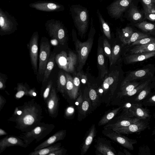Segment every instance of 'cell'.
<instances>
[{
	"instance_id": "obj_1",
	"label": "cell",
	"mask_w": 155,
	"mask_h": 155,
	"mask_svg": "<svg viewBox=\"0 0 155 155\" xmlns=\"http://www.w3.org/2000/svg\"><path fill=\"white\" fill-rule=\"evenodd\" d=\"M41 106L33 99L16 107L8 120L15 122V127L23 132L30 131L41 122L43 117Z\"/></svg>"
},
{
	"instance_id": "obj_2",
	"label": "cell",
	"mask_w": 155,
	"mask_h": 155,
	"mask_svg": "<svg viewBox=\"0 0 155 155\" xmlns=\"http://www.w3.org/2000/svg\"><path fill=\"white\" fill-rule=\"evenodd\" d=\"M74 25L78 33L83 35L86 32L89 24V14L87 8L80 5H73L70 8Z\"/></svg>"
},
{
	"instance_id": "obj_3",
	"label": "cell",
	"mask_w": 155,
	"mask_h": 155,
	"mask_svg": "<svg viewBox=\"0 0 155 155\" xmlns=\"http://www.w3.org/2000/svg\"><path fill=\"white\" fill-rule=\"evenodd\" d=\"M54 127L53 124L41 122L32 130L22 134L18 137L28 146L35 140L37 142L44 138Z\"/></svg>"
},
{
	"instance_id": "obj_4",
	"label": "cell",
	"mask_w": 155,
	"mask_h": 155,
	"mask_svg": "<svg viewBox=\"0 0 155 155\" xmlns=\"http://www.w3.org/2000/svg\"><path fill=\"white\" fill-rule=\"evenodd\" d=\"M78 60L75 54L70 51L68 54L62 51L55 55V61L58 67L68 72H74Z\"/></svg>"
},
{
	"instance_id": "obj_5",
	"label": "cell",
	"mask_w": 155,
	"mask_h": 155,
	"mask_svg": "<svg viewBox=\"0 0 155 155\" xmlns=\"http://www.w3.org/2000/svg\"><path fill=\"white\" fill-rule=\"evenodd\" d=\"M93 43V38L91 37L85 41L81 42L77 39L75 42L78 53V71L80 72L84 65Z\"/></svg>"
},
{
	"instance_id": "obj_6",
	"label": "cell",
	"mask_w": 155,
	"mask_h": 155,
	"mask_svg": "<svg viewBox=\"0 0 155 155\" xmlns=\"http://www.w3.org/2000/svg\"><path fill=\"white\" fill-rule=\"evenodd\" d=\"M50 45L47 40L41 42L39 57V65L37 78L39 81L44 74L45 67L50 56Z\"/></svg>"
},
{
	"instance_id": "obj_7",
	"label": "cell",
	"mask_w": 155,
	"mask_h": 155,
	"mask_svg": "<svg viewBox=\"0 0 155 155\" xmlns=\"http://www.w3.org/2000/svg\"><path fill=\"white\" fill-rule=\"evenodd\" d=\"M132 0H115L107 8L108 14L115 19H121Z\"/></svg>"
},
{
	"instance_id": "obj_8",
	"label": "cell",
	"mask_w": 155,
	"mask_h": 155,
	"mask_svg": "<svg viewBox=\"0 0 155 155\" xmlns=\"http://www.w3.org/2000/svg\"><path fill=\"white\" fill-rule=\"evenodd\" d=\"M0 35H9L17 29V23L15 18L2 10L0 11Z\"/></svg>"
},
{
	"instance_id": "obj_9",
	"label": "cell",
	"mask_w": 155,
	"mask_h": 155,
	"mask_svg": "<svg viewBox=\"0 0 155 155\" xmlns=\"http://www.w3.org/2000/svg\"><path fill=\"white\" fill-rule=\"evenodd\" d=\"M155 72V68L153 65H147L142 68L130 71L121 84L153 77Z\"/></svg>"
},
{
	"instance_id": "obj_10",
	"label": "cell",
	"mask_w": 155,
	"mask_h": 155,
	"mask_svg": "<svg viewBox=\"0 0 155 155\" xmlns=\"http://www.w3.org/2000/svg\"><path fill=\"white\" fill-rule=\"evenodd\" d=\"M110 130H109V129H105L103 131V134L124 148L130 150H134V145L137 143L136 140L130 139L114 131L111 129Z\"/></svg>"
},
{
	"instance_id": "obj_11",
	"label": "cell",
	"mask_w": 155,
	"mask_h": 155,
	"mask_svg": "<svg viewBox=\"0 0 155 155\" xmlns=\"http://www.w3.org/2000/svg\"><path fill=\"white\" fill-rule=\"evenodd\" d=\"M46 29L51 37L56 39L61 45L64 44L66 39L65 32L60 22L54 21L48 23L46 25Z\"/></svg>"
},
{
	"instance_id": "obj_12",
	"label": "cell",
	"mask_w": 155,
	"mask_h": 155,
	"mask_svg": "<svg viewBox=\"0 0 155 155\" xmlns=\"http://www.w3.org/2000/svg\"><path fill=\"white\" fill-rule=\"evenodd\" d=\"M38 32H35L32 35L28 45L31 63L34 72L36 75L38 72Z\"/></svg>"
},
{
	"instance_id": "obj_13",
	"label": "cell",
	"mask_w": 155,
	"mask_h": 155,
	"mask_svg": "<svg viewBox=\"0 0 155 155\" xmlns=\"http://www.w3.org/2000/svg\"><path fill=\"white\" fill-rule=\"evenodd\" d=\"M148 124L149 123L147 121L139 120L128 126L111 130L120 134H128L143 131L148 127Z\"/></svg>"
},
{
	"instance_id": "obj_14",
	"label": "cell",
	"mask_w": 155,
	"mask_h": 155,
	"mask_svg": "<svg viewBox=\"0 0 155 155\" xmlns=\"http://www.w3.org/2000/svg\"><path fill=\"white\" fill-rule=\"evenodd\" d=\"M122 114L144 120H147L150 117L149 110L143 107L141 104L138 102L133 103L128 110L123 111Z\"/></svg>"
},
{
	"instance_id": "obj_15",
	"label": "cell",
	"mask_w": 155,
	"mask_h": 155,
	"mask_svg": "<svg viewBox=\"0 0 155 155\" xmlns=\"http://www.w3.org/2000/svg\"><path fill=\"white\" fill-rule=\"evenodd\" d=\"M46 102L49 115L53 118L56 117L58 114L59 99L54 87H52Z\"/></svg>"
},
{
	"instance_id": "obj_16",
	"label": "cell",
	"mask_w": 155,
	"mask_h": 155,
	"mask_svg": "<svg viewBox=\"0 0 155 155\" xmlns=\"http://www.w3.org/2000/svg\"><path fill=\"white\" fill-rule=\"evenodd\" d=\"M14 146H19L24 148L28 146L23 140L18 137L8 135L0 140V153H2L7 148Z\"/></svg>"
},
{
	"instance_id": "obj_17",
	"label": "cell",
	"mask_w": 155,
	"mask_h": 155,
	"mask_svg": "<svg viewBox=\"0 0 155 155\" xmlns=\"http://www.w3.org/2000/svg\"><path fill=\"white\" fill-rule=\"evenodd\" d=\"M65 130H61L55 133L46 140L42 142L34 149L36 150L50 146L56 143L57 142L63 140L66 135Z\"/></svg>"
},
{
	"instance_id": "obj_18",
	"label": "cell",
	"mask_w": 155,
	"mask_h": 155,
	"mask_svg": "<svg viewBox=\"0 0 155 155\" xmlns=\"http://www.w3.org/2000/svg\"><path fill=\"white\" fill-rule=\"evenodd\" d=\"M119 120L114 123L110 124L104 127V129L120 128L129 126L132 123L140 120L134 117H130L121 114L119 117Z\"/></svg>"
},
{
	"instance_id": "obj_19",
	"label": "cell",
	"mask_w": 155,
	"mask_h": 155,
	"mask_svg": "<svg viewBox=\"0 0 155 155\" xmlns=\"http://www.w3.org/2000/svg\"><path fill=\"white\" fill-rule=\"evenodd\" d=\"M155 56V51L139 52L131 54L125 57L126 62L128 64L143 61Z\"/></svg>"
},
{
	"instance_id": "obj_20",
	"label": "cell",
	"mask_w": 155,
	"mask_h": 155,
	"mask_svg": "<svg viewBox=\"0 0 155 155\" xmlns=\"http://www.w3.org/2000/svg\"><path fill=\"white\" fill-rule=\"evenodd\" d=\"M30 6L37 10L44 11H58L61 9L60 5L51 2H38L32 3Z\"/></svg>"
},
{
	"instance_id": "obj_21",
	"label": "cell",
	"mask_w": 155,
	"mask_h": 155,
	"mask_svg": "<svg viewBox=\"0 0 155 155\" xmlns=\"http://www.w3.org/2000/svg\"><path fill=\"white\" fill-rule=\"evenodd\" d=\"M118 71H113L106 77L102 85L104 92L108 90L111 86L115 84V82L118 81Z\"/></svg>"
},
{
	"instance_id": "obj_22",
	"label": "cell",
	"mask_w": 155,
	"mask_h": 155,
	"mask_svg": "<svg viewBox=\"0 0 155 155\" xmlns=\"http://www.w3.org/2000/svg\"><path fill=\"white\" fill-rule=\"evenodd\" d=\"M97 62L101 71V78L102 79L107 74V71L105 64L104 51L103 48L98 46L97 52Z\"/></svg>"
},
{
	"instance_id": "obj_23",
	"label": "cell",
	"mask_w": 155,
	"mask_h": 155,
	"mask_svg": "<svg viewBox=\"0 0 155 155\" xmlns=\"http://www.w3.org/2000/svg\"><path fill=\"white\" fill-rule=\"evenodd\" d=\"M155 51V43L134 45L130 50L131 54Z\"/></svg>"
},
{
	"instance_id": "obj_24",
	"label": "cell",
	"mask_w": 155,
	"mask_h": 155,
	"mask_svg": "<svg viewBox=\"0 0 155 155\" xmlns=\"http://www.w3.org/2000/svg\"><path fill=\"white\" fill-rule=\"evenodd\" d=\"M96 133L95 124L91 127L90 131L85 139L81 149V154H85L91 144Z\"/></svg>"
},
{
	"instance_id": "obj_25",
	"label": "cell",
	"mask_w": 155,
	"mask_h": 155,
	"mask_svg": "<svg viewBox=\"0 0 155 155\" xmlns=\"http://www.w3.org/2000/svg\"><path fill=\"white\" fill-rule=\"evenodd\" d=\"M61 146V143H55L47 147L34 150L30 153L29 155H48L50 153L60 148Z\"/></svg>"
},
{
	"instance_id": "obj_26",
	"label": "cell",
	"mask_w": 155,
	"mask_h": 155,
	"mask_svg": "<svg viewBox=\"0 0 155 155\" xmlns=\"http://www.w3.org/2000/svg\"><path fill=\"white\" fill-rule=\"evenodd\" d=\"M56 54L55 52L52 53L50 55L49 60L45 68L43 78V82H46L54 68L55 62V58Z\"/></svg>"
},
{
	"instance_id": "obj_27",
	"label": "cell",
	"mask_w": 155,
	"mask_h": 155,
	"mask_svg": "<svg viewBox=\"0 0 155 155\" xmlns=\"http://www.w3.org/2000/svg\"><path fill=\"white\" fill-rule=\"evenodd\" d=\"M66 83L67 79L65 73L61 71H60L57 80V90L62 94L66 91Z\"/></svg>"
},
{
	"instance_id": "obj_28",
	"label": "cell",
	"mask_w": 155,
	"mask_h": 155,
	"mask_svg": "<svg viewBox=\"0 0 155 155\" xmlns=\"http://www.w3.org/2000/svg\"><path fill=\"white\" fill-rule=\"evenodd\" d=\"M135 25L142 31L155 36V23L143 21L137 23Z\"/></svg>"
},
{
	"instance_id": "obj_29",
	"label": "cell",
	"mask_w": 155,
	"mask_h": 155,
	"mask_svg": "<svg viewBox=\"0 0 155 155\" xmlns=\"http://www.w3.org/2000/svg\"><path fill=\"white\" fill-rule=\"evenodd\" d=\"M151 81L150 79H149L141 83L137 87L132 90L121 94V96H131L139 93L142 90L150 84Z\"/></svg>"
},
{
	"instance_id": "obj_30",
	"label": "cell",
	"mask_w": 155,
	"mask_h": 155,
	"mask_svg": "<svg viewBox=\"0 0 155 155\" xmlns=\"http://www.w3.org/2000/svg\"><path fill=\"white\" fill-rule=\"evenodd\" d=\"M134 32L133 29L129 26L122 29L119 33V38L121 41L124 44L127 43Z\"/></svg>"
},
{
	"instance_id": "obj_31",
	"label": "cell",
	"mask_w": 155,
	"mask_h": 155,
	"mask_svg": "<svg viewBox=\"0 0 155 155\" xmlns=\"http://www.w3.org/2000/svg\"><path fill=\"white\" fill-rule=\"evenodd\" d=\"M121 109V107H119L112 110L105 115L99 121L98 123V126H101L107 124L116 116Z\"/></svg>"
},
{
	"instance_id": "obj_32",
	"label": "cell",
	"mask_w": 155,
	"mask_h": 155,
	"mask_svg": "<svg viewBox=\"0 0 155 155\" xmlns=\"http://www.w3.org/2000/svg\"><path fill=\"white\" fill-rule=\"evenodd\" d=\"M67 79L66 91L69 97L74 99V87L73 82V78L68 74L65 73Z\"/></svg>"
},
{
	"instance_id": "obj_33",
	"label": "cell",
	"mask_w": 155,
	"mask_h": 155,
	"mask_svg": "<svg viewBox=\"0 0 155 155\" xmlns=\"http://www.w3.org/2000/svg\"><path fill=\"white\" fill-rule=\"evenodd\" d=\"M97 13L100 23L102 27L104 35L108 38L110 39L111 38V34L109 26L105 21L98 9L97 10Z\"/></svg>"
},
{
	"instance_id": "obj_34",
	"label": "cell",
	"mask_w": 155,
	"mask_h": 155,
	"mask_svg": "<svg viewBox=\"0 0 155 155\" xmlns=\"http://www.w3.org/2000/svg\"><path fill=\"white\" fill-rule=\"evenodd\" d=\"M97 151L100 154L104 155H115L114 152L112 149L108 145L103 144L99 143L97 148Z\"/></svg>"
},
{
	"instance_id": "obj_35",
	"label": "cell",
	"mask_w": 155,
	"mask_h": 155,
	"mask_svg": "<svg viewBox=\"0 0 155 155\" xmlns=\"http://www.w3.org/2000/svg\"><path fill=\"white\" fill-rule=\"evenodd\" d=\"M140 83L137 82H129L121 84V91L119 95L131 91L138 86Z\"/></svg>"
},
{
	"instance_id": "obj_36",
	"label": "cell",
	"mask_w": 155,
	"mask_h": 155,
	"mask_svg": "<svg viewBox=\"0 0 155 155\" xmlns=\"http://www.w3.org/2000/svg\"><path fill=\"white\" fill-rule=\"evenodd\" d=\"M16 90L17 92L15 95V97L16 99L21 98L24 96H27L29 90L22 83H18L17 84Z\"/></svg>"
},
{
	"instance_id": "obj_37",
	"label": "cell",
	"mask_w": 155,
	"mask_h": 155,
	"mask_svg": "<svg viewBox=\"0 0 155 155\" xmlns=\"http://www.w3.org/2000/svg\"><path fill=\"white\" fill-rule=\"evenodd\" d=\"M129 14L131 18L135 21L139 20L142 18V15L141 13L137 8L132 4L130 5Z\"/></svg>"
},
{
	"instance_id": "obj_38",
	"label": "cell",
	"mask_w": 155,
	"mask_h": 155,
	"mask_svg": "<svg viewBox=\"0 0 155 155\" xmlns=\"http://www.w3.org/2000/svg\"><path fill=\"white\" fill-rule=\"evenodd\" d=\"M120 47L118 45L114 46L112 49L110 66L114 64L118 58L120 52Z\"/></svg>"
},
{
	"instance_id": "obj_39",
	"label": "cell",
	"mask_w": 155,
	"mask_h": 155,
	"mask_svg": "<svg viewBox=\"0 0 155 155\" xmlns=\"http://www.w3.org/2000/svg\"><path fill=\"white\" fill-rule=\"evenodd\" d=\"M144 11L155 13V0H142Z\"/></svg>"
},
{
	"instance_id": "obj_40",
	"label": "cell",
	"mask_w": 155,
	"mask_h": 155,
	"mask_svg": "<svg viewBox=\"0 0 155 155\" xmlns=\"http://www.w3.org/2000/svg\"><path fill=\"white\" fill-rule=\"evenodd\" d=\"M149 37V35L140 32H134L128 41L127 44L129 45L135 41Z\"/></svg>"
},
{
	"instance_id": "obj_41",
	"label": "cell",
	"mask_w": 155,
	"mask_h": 155,
	"mask_svg": "<svg viewBox=\"0 0 155 155\" xmlns=\"http://www.w3.org/2000/svg\"><path fill=\"white\" fill-rule=\"evenodd\" d=\"M151 90V87L149 85L142 90L135 98L134 101L136 102H140L145 99L150 93Z\"/></svg>"
},
{
	"instance_id": "obj_42",
	"label": "cell",
	"mask_w": 155,
	"mask_h": 155,
	"mask_svg": "<svg viewBox=\"0 0 155 155\" xmlns=\"http://www.w3.org/2000/svg\"><path fill=\"white\" fill-rule=\"evenodd\" d=\"M151 43H155V38L151 37H148L137 40L132 43L131 45H141Z\"/></svg>"
},
{
	"instance_id": "obj_43",
	"label": "cell",
	"mask_w": 155,
	"mask_h": 155,
	"mask_svg": "<svg viewBox=\"0 0 155 155\" xmlns=\"http://www.w3.org/2000/svg\"><path fill=\"white\" fill-rule=\"evenodd\" d=\"M103 48L104 52L108 57L110 61L111 58L112 49L110 44L106 39H105L103 41Z\"/></svg>"
},
{
	"instance_id": "obj_44",
	"label": "cell",
	"mask_w": 155,
	"mask_h": 155,
	"mask_svg": "<svg viewBox=\"0 0 155 155\" xmlns=\"http://www.w3.org/2000/svg\"><path fill=\"white\" fill-rule=\"evenodd\" d=\"M80 81L79 76H75L73 78V82L74 87V99L76 98L78 95Z\"/></svg>"
},
{
	"instance_id": "obj_45",
	"label": "cell",
	"mask_w": 155,
	"mask_h": 155,
	"mask_svg": "<svg viewBox=\"0 0 155 155\" xmlns=\"http://www.w3.org/2000/svg\"><path fill=\"white\" fill-rule=\"evenodd\" d=\"M53 84V82L50 80L48 83L44 91L43 96V98L45 101H47L51 90Z\"/></svg>"
},
{
	"instance_id": "obj_46",
	"label": "cell",
	"mask_w": 155,
	"mask_h": 155,
	"mask_svg": "<svg viewBox=\"0 0 155 155\" xmlns=\"http://www.w3.org/2000/svg\"><path fill=\"white\" fill-rule=\"evenodd\" d=\"M89 106V100L88 98H86L83 101L80 108L83 113H85L88 110Z\"/></svg>"
},
{
	"instance_id": "obj_47",
	"label": "cell",
	"mask_w": 155,
	"mask_h": 155,
	"mask_svg": "<svg viewBox=\"0 0 155 155\" xmlns=\"http://www.w3.org/2000/svg\"><path fill=\"white\" fill-rule=\"evenodd\" d=\"M89 95L93 104H96L97 98V95L96 91L93 88H91L89 91Z\"/></svg>"
},
{
	"instance_id": "obj_48",
	"label": "cell",
	"mask_w": 155,
	"mask_h": 155,
	"mask_svg": "<svg viewBox=\"0 0 155 155\" xmlns=\"http://www.w3.org/2000/svg\"><path fill=\"white\" fill-rule=\"evenodd\" d=\"M7 77L5 74L0 73V89L4 90L6 87L5 83Z\"/></svg>"
},
{
	"instance_id": "obj_49",
	"label": "cell",
	"mask_w": 155,
	"mask_h": 155,
	"mask_svg": "<svg viewBox=\"0 0 155 155\" xmlns=\"http://www.w3.org/2000/svg\"><path fill=\"white\" fill-rule=\"evenodd\" d=\"M67 150L64 148L61 147L59 149L51 152L48 155H63L65 154Z\"/></svg>"
},
{
	"instance_id": "obj_50",
	"label": "cell",
	"mask_w": 155,
	"mask_h": 155,
	"mask_svg": "<svg viewBox=\"0 0 155 155\" xmlns=\"http://www.w3.org/2000/svg\"><path fill=\"white\" fill-rule=\"evenodd\" d=\"M145 17L151 21H155V13L144 11Z\"/></svg>"
},
{
	"instance_id": "obj_51",
	"label": "cell",
	"mask_w": 155,
	"mask_h": 155,
	"mask_svg": "<svg viewBox=\"0 0 155 155\" xmlns=\"http://www.w3.org/2000/svg\"><path fill=\"white\" fill-rule=\"evenodd\" d=\"M74 112V109L73 107L70 106L68 107L65 110V115L67 117L71 116Z\"/></svg>"
},
{
	"instance_id": "obj_52",
	"label": "cell",
	"mask_w": 155,
	"mask_h": 155,
	"mask_svg": "<svg viewBox=\"0 0 155 155\" xmlns=\"http://www.w3.org/2000/svg\"><path fill=\"white\" fill-rule=\"evenodd\" d=\"M37 94V92L35 88L29 89L28 93L27 96H29L31 97H36Z\"/></svg>"
},
{
	"instance_id": "obj_53",
	"label": "cell",
	"mask_w": 155,
	"mask_h": 155,
	"mask_svg": "<svg viewBox=\"0 0 155 155\" xmlns=\"http://www.w3.org/2000/svg\"><path fill=\"white\" fill-rule=\"evenodd\" d=\"M83 101L82 95L81 94L77 99L75 104L78 107L80 108Z\"/></svg>"
},
{
	"instance_id": "obj_54",
	"label": "cell",
	"mask_w": 155,
	"mask_h": 155,
	"mask_svg": "<svg viewBox=\"0 0 155 155\" xmlns=\"http://www.w3.org/2000/svg\"><path fill=\"white\" fill-rule=\"evenodd\" d=\"M146 103L147 105H155V94L149 97L147 100Z\"/></svg>"
},
{
	"instance_id": "obj_55",
	"label": "cell",
	"mask_w": 155,
	"mask_h": 155,
	"mask_svg": "<svg viewBox=\"0 0 155 155\" xmlns=\"http://www.w3.org/2000/svg\"><path fill=\"white\" fill-rule=\"evenodd\" d=\"M6 100L1 95H0V111L3 108L4 105L6 103Z\"/></svg>"
},
{
	"instance_id": "obj_56",
	"label": "cell",
	"mask_w": 155,
	"mask_h": 155,
	"mask_svg": "<svg viewBox=\"0 0 155 155\" xmlns=\"http://www.w3.org/2000/svg\"><path fill=\"white\" fill-rule=\"evenodd\" d=\"M79 74L80 81L82 83L85 84L87 81V78L86 76L82 74Z\"/></svg>"
},
{
	"instance_id": "obj_57",
	"label": "cell",
	"mask_w": 155,
	"mask_h": 155,
	"mask_svg": "<svg viewBox=\"0 0 155 155\" xmlns=\"http://www.w3.org/2000/svg\"><path fill=\"white\" fill-rule=\"evenodd\" d=\"M8 134V133H6L5 131L2 129H0V136H2L3 135H5Z\"/></svg>"
},
{
	"instance_id": "obj_58",
	"label": "cell",
	"mask_w": 155,
	"mask_h": 155,
	"mask_svg": "<svg viewBox=\"0 0 155 155\" xmlns=\"http://www.w3.org/2000/svg\"><path fill=\"white\" fill-rule=\"evenodd\" d=\"M124 151L125 154L126 155H130L132 154L131 153H130L129 151H127V150L125 149H124Z\"/></svg>"
},
{
	"instance_id": "obj_59",
	"label": "cell",
	"mask_w": 155,
	"mask_h": 155,
	"mask_svg": "<svg viewBox=\"0 0 155 155\" xmlns=\"http://www.w3.org/2000/svg\"><path fill=\"white\" fill-rule=\"evenodd\" d=\"M154 118H155V114L154 115ZM153 132H154V133H155L154 134H155V128L154 129V130H153Z\"/></svg>"
},
{
	"instance_id": "obj_60",
	"label": "cell",
	"mask_w": 155,
	"mask_h": 155,
	"mask_svg": "<svg viewBox=\"0 0 155 155\" xmlns=\"http://www.w3.org/2000/svg\"><path fill=\"white\" fill-rule=\"evenodd\" d=\"M154 87H155V86Z\"/></svg>"
}]
</instances>
